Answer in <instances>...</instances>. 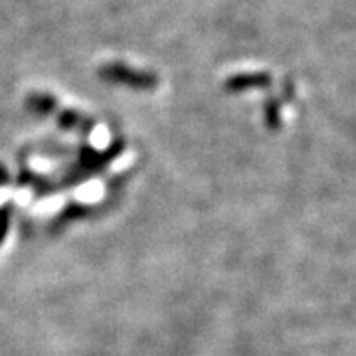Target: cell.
I'll use <instances>...</instances> for the list:
<instances>
[{
	"label": "cell",
	"mask_w": 356,
	"mask_h": 356,
	"mask_svg": "<svg viewBox=\"0 0 356 356\" xmlns=\"http://www.w3.org/2000/svg\"><path fill=\"white\" fill-rule=\"evenodd\" d=\"M267 81H271L267 76H240V77H234V79H229L228 81V88L229 89H245L243 83H248V86H259V83H267Z\"/></svg>",
	"instance_id": "2"
},
{
	"label": "cell",
	"mask_w": 356,
	"mask_h": 356,
	"mask_svg": "<svg viewBox=\"0 0 356 356\" xmlns=\"http://www.w3.org/2000/svg\"><path fill=\"white\" fill-rule=\"evenodd\" d=\"M102 76L107 81L129 83L137 89H153V86L156 83V77L151 76V74H140V72H135L131 67H125V65H107V67H103Z\"/></svg>",
	"instance_id": "1"
}]
</instances>
